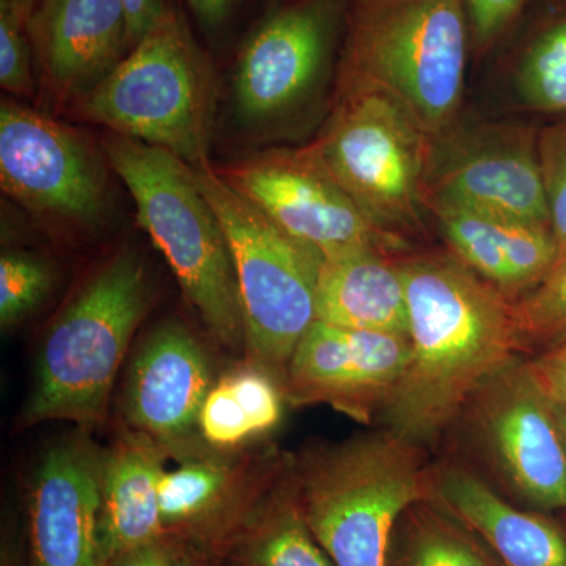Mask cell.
Instances as JSON below:
<instances>
[{"mask_svg": "<svg viewBox=\"0 0 566 566\" xmlns=\"http://www.w3.org/2000/svg\"><path fill=\"white\" fill-rule=\"evenodd\" d=\"M408 360L379 424L430 450L488 375L524 352L516 303L446 253L401 255Z\"/></svg>", "mask_w": 566, "mask_h": 566, "instance_id": "obj_1", "label": "cell"}, {"mask_svg": "<svg viewBox=\"0 0 566 566\" xmlns=\"http://www.w3.org/2000/svg\"><path fill=\"white\" fill-rule=\"evenodd\" d=\"M427 453L379 428L289 455L305 521L335 566H386L398 517L428 499Z\"/></svg>", "mask_w": 566, "mask_h": 566, "instance_id": "obj_2", "label": "cell"}, {"mask_svg": "<svg viewBox=\"0 0 566 566\" xmlns=\"http://www.w3.org/2000/svg\"><path fill=\"white\" fill-rule=\"evenodd\" d=\"M151 304L147 266L134 251L111 256L48 331L36 357L22 427L102 422L115 378Z\"/></svg>", "mask_w": 566, "mask_h": 566, "instance_id": "obj_3", "label": "cell"}, {"mask_svg": "<svg viewBox=\"0 0 566 566\" xmlns=\"http://www.w3.org/2000/svg\"><path fill=\"white\" fill-rule=\"evenodd\" d=\"M103 150L132 193L140 226L212 337L234 352L245 349L232 252L191 167L163 148L114 133Z\"/></svg>", "mask_w": 566, "mask_h": 566, "instance_id": "obj_4", "label": "cell"}, {"mask_svg": "<svg viewBox=\"0 0 566 566\" xmlns=\"http://www.w3.org/2000/svg\"><path fill=\"white\" fill-rule=\"evenodd\" d=\"M73 111L118 136L172 153L191 169L210 163L214 71L181 11L169 6Z\"/></svg>", "mask_w": 566, "mask_h": 566, "instance_id": "obj_5", "label": "cell"}, {"mask_svg": "<svg viewBox=\"0 0 566 566\" xmlns=\"http://www.w3.org/2000/svg\"><path fill=\"white\" fill-rule=\"evenodd\" d=\"M469 51L463 0L352 3L340 84L370 82L394 93L436 139L460 109Z\"/></svg>", "mask_w": 566, "mask_h": 566, "instance_id": "obj_6", "label": "cell"}, {"mask_svg": "<svg viewBox=\"0 0 566 566\" xmlns=\"http://www.w3.org/2000/svg\"><path fill=\"white\" fill-rule=\"evenodd\" d=\"M442 441L513 504L566 512V447L553 401L523 354L472 390Z\"/></svg>", "mask_w": 566, "mask_h": 566, "instance_id": "obj_7", "label": "cell"}, {"mask_svg": "<svg viewBox=\"0 0 566 566\" xmlns=\"http://www.w3.org/2000/svg\"><path fill=\"white\" fill-rule=\"evenodd\" d=\"M431 145L394 93L344 82L337 109L308 148L376 229L403 241L420 227Z\"/></svg>", "mask_w": 566, "mask_h": 566, "instance_id": "obj_8", "label": "cell"}, {"mask_svg": "<svg viewBox=\"0 0 566 566\" xmlns=\"http://www.w3.org/2000/svg\"><path fill=\"white\" fill-rule=\"evenodd\" d=\"M192 170L232 252L248 360L282 381L294 348L316 322L322 260L282 232L211 163Z\"/></svg>", "mask_w": 566, "mask_h": 566, "instance_id": "obj_9", "label": "cell"}, {"mask_svg": "<svg viewBox=\"0 0 566 566\" xmlns=\"http://www.w3.org/2000/svg\"><path fill=\"white\" fill-rule=\"evenodd\" d=\"M349 3L283 0L256 24L232 76V114L243 132H268L311 99L348 25Z\"/></svg>", "mask_w": 566, "mask_h": 566, "instance_id": "obj_10", "label": "cell"}, {"mask_svg": "<svg viewBox=\"0 0 566 566\" xmlns=\"http://www.w3.org/2000/svg\"><path fill=\"white\" fill-rule=\"evenodd\" d=\"M219 172L319 260L403 248L365 218L308 147L260 153Z\"/></svg>", "mask_w": 566, "mask_h": 566, "instance_id": "obj_11", "label": "cell"}, {"mask_svg": "<svg viewBox=\"0 0 566 566\" xmlns=\"http://www.w3.org/2000/svg\"><path fill=\"white\" fill-rule=\"evenodd\" d=\"M0 182L25 210L77 229L107 210L98 155L73 129L14 102L0 106Z\"/></svg>", "mask_w": 566, "mask_h": 566, "instance_id": "obj_12", "label": "cell"}, {"mask_svg": "<svg viewBox=\"0 0 566 566\" xmlns=\"http://www.w3.org/2000/svg\"><path fill=\"white\" fill-rule=\"evenodd\" d=\"M423 207L455 205L497 218L551 227L538 136L520 126H486L436 137L423 180Z\"/></svg>", "mask_w": 566, "mask_h": 566, "instance_id": "obj_13", "label": "cell"}, {"mask_svg": "<svg viewBox=\"0 0 566 566\" xmlns=\"http://www.w3.org/2000/svg\"><path fill=\"white\" fill-rule=\"evenodd\" d=\"M408 337L323 322L296 345L282 386L294 406L326 405L357 423L379 420L400 385Z\"/></svg>", "mask_w": 566, "mask_h": 566, "instance_id": "obj_14", "label": "cell"}, {"mask_svg": "<svg viewBox=\"0 0 566 566\" xmlns=\"http://www.w3.org/2000/svg\"><path fill=\"white\" fill-rule=\"evenodd\" d=\"M103 457L82 428L40 457L25 497L29 566H106L99 542Z\"/></svg>", "mask_w": 566, "mask_h": 566, "instance_id": "obj_15", "label": "cell"}, {"mask_svg": "<svg viewBox=\"0 0 566 566\" xmlns=\"http://www.w3.org/2000/svg\"><path fill=\"white\" fill-rule=\"evenodd\" d=\"M159 480L164 536L210 557L212 564L240 527L283 455L221 452L208 446L178 457Z\"/></svg>", "mask_w": 566, "mask_h": 566, "instance_id": "obj_16", "label": "cell"}, {"mask_svg": "<svg viewBox=\"0 0 566 566\" xmlns=\"http://www.w3.org/2000/svg\"><path fill=\"white\" fill-rule=\"evenodd\" d=\"M212 385L210 359L199 338L180 322H164L139 346L126 376V424L150 436L170 457L207 446L199 415Z\"/></svg>", "mask_w": 566, "mask_h": 566, "instance_id": "obj_17", "label": "cell"}, {"mask_svg": "<svg viewBox=\"0 0 566 566\" xmlns=\"http://www.w3.org/2000/svg\"><path fill=\"white\" fill-rule=\"evenodd\" d=\"M28 32L41 84L59 104L74 106L133 50L123 0H39Z\"/></svg>", "mask_w": 566, "mask_h": 566, "instance_id": "obj_18", "label": "cell"}, {"mask_svg": "<svg viewBox=\"0 0 566 566\" xmlns=\"http://www.w3.org/2000/svg\"><path fill=\"white\" fill-rule=\"evenodd\" d=\"M428 499L464 524L499 566H566V526L510 502L457 458L431 463Z\"/></svg>", "mask_w": 566, "mask_h": 566, "instance_id": "obj_19", "label": "cell"}, {"mask_svg": "<svg viewBox=\"0 0 566 566\" xmlns=\"http://www.w3.org/2000/svg\"><path fill=\"white\" fill-rule=\"evenodd\" d=\"M424 208L433 212L452 255L513 303L556 270L558 248L549 226L455 205L428 203Z\"/></svg>", "mask_w": 566, "mask_h": 566, "instance_id": "obj_20", "label": "cell"}, {"mask_svg": "<svg viewBox=\"0 0 566 566\" xmlns=\"http://www.w3.org/2000/svg\"><path fill=\"white\" fill-rule=\"evenodd\" d=\"M170 455L150 436L125 431L104 450L99 542L104 564L164 536L159 480Z\"/></svg>", "mask_w": 566, "mask_h": 566, "instance_id": "obj_21", "label": "cell"}, {"mask_svg": "<svg viewBox=\"0 0 566 566\" xmlns=\"http://www.w3.org/2000/svg\"><path fill=\"white\" fill-rule=\"evenodd\" d=\"M400 256L365 251L322 260L316 281V319L408 337V304Z\"/></svg>", "mask_w": 566, "mask_h": 566, "instance_id": "obj_22", "label": "cell"}, {"mask_svg": "<svg viewBox=\"0 0 566 566\" xmlns=\"http://www.w3.org/2000/svg\"><path fill=\"white\" fill-rule=\"evenodd\" d=\"M214 566H335L297 502L289 455L233 532Z\"/></svg>", "mask_w": 566, "mask_h": 566, "instance_id": "obj_23", "label": "cell"}, {"mask_svg": "<svg viewBox=\"0 0 566 566\" xmlns=\"http://www.w3.org/2000/svg\"><path fill=\"white\" fill-rule=\"evenodd\" d=\"M285 400L281 379L245 360L211 386L200 409V438L210 449L241 452L273 433L282 422Z\"/></svg>", "mask_w": 566, "mask_h": 566, "instance_id": "obj_24", "label": "cell"}, {"mask_svg": "<svg viewBox=\"0 0 566 566\" xmlns=\"http://www.w3.org/2000/svg\"><path fill=\"white\" fill-rule=\"evenodd\" d=\"M386 566H499L464 524L431 499H420L398 517Z\"/></svg>", "mask_w": 566, "mask_h": 566, "instance_id": "obj_25", "label": "cell"}, {"mask_svg": "<svg viewBox=\"0 0 566 566\" xmlns=\"http://www.w3.org/2000/svg\"><path fill=\"white\" fill-rule=\"evenodd\" d=\"M516 84L528 106L566 112V0L536 14L520 41Z\"/></svg>", "mask_w": 566, "mask_h": 566, "instance_id": "obj_26", "label": "cell"}, {"mask_svg": "<svg viewBox=\"0 0 566 566\" xmlns=\"http://www.w3.org/2000/svg\"><path fill=\"white\" fill-rule=\"evenodd\" d=\"M54 270L33 253L3 251L0 256V324L10 329L35 311L51 293Z\"/></svg>", "mask_w": 566, "mask_h": 566, "instance_id": "obj_27", "label": "cell"}, {"mask_svg": "<svg viewBox=\"0 0 566 566\" xmlns=\"http://www.w3.org/2000/svg\"><path fill=\"white\" fill-rule=\"evenodd\" d=\"M524 352L566 340V262L516 303Z\"/></svg>", "mask_w": 566, "mask_h": 566, "instance_id": "obj_28", "label": "cell"}, {"mask_svg": "<svg viewBox=\"0 0 566 566\" xmlns=\"http://www.w3.org/2000/svg\"><path fill=\"white\" fill-rule=\"evenodd\" d=\"M0 85L18 98H31L35 91L28 20L10 0H0Z\"/></svg>", "mask_w": 566, "mask_h": 566, "instance_id": "obj_29", "label": "cell"}, {"mask_svg": "<svg viewBox=\"0 0 566 566\" xmlns=\"http://www.w3.org/2000/svg\"><path fill=\"white\" fill-rule=\"evenodd\" d=\"M538 158L549 200L558 264L566 262V118L538 134Z\"/></svg>", "mask_w": 566, "mask_h": 566, "instance_id": "obj_30", "label": "cell"}, {"mask_svg": "<svg viewBox=\"0 0 566 566\" xmlns=\"http://www.w3.org/2000/svg\"><path fill=\"white\" fill-rule=\"evenodd\" d=\"M471 32V50L486 54L501 43L528 0H463Z\"/></svg>", "mask_w": 566, "mask_h": 566, "instance_id": "obj_31", "label": "cell"}, {"mask_svg": "<svg viewBox=\"0 0 566 566\" xmlns=\"http://www.w3.org/2000/svg\"><path fill=\"white\" fill-rule=\"evenodd\" d=\"M531 364L547 397L566 406V340L543 349L532 357Z\"/></svg>", "mask_w": 566, "mask_h": 566, "instance_id": "obj_32", "label": "cell"}, {"mask_svg": "<svg viewBox=\"0 0 566 566\" xmlns=\"http://www.w3.org/2000/svg\"><path fill=\"white\" fill-rule=\"evenodd\" d=\"M175 545L159 538L112 558L107 566H174Z\"/></svg>", "mask_w": 566, "mask_h": 566, "instance_id": "obj_33", "label": "cell"}, {"mask_svg": "<svg viewBox=\"0 0 566 566\" xmlns=\"http://www.w3.org/2000/svg\"><path fill=\"white\" fill-rule=\"evenodd\" d=\"M129 21L133 48L169 9V0H123Z\"/></svg>", "mask_w": 566, "mask_h": 566, "instance_id": "obj_34", "label": "cell"}, {"mask_svg": "<svg viewBox=\"0 0 566 566\" xmlns=\"http://www.w3.org/2000/svg\"><path fill=\"white\" fill-rule=\"evenodd\" d=\"M193 14L207 29H219L232 13L234 0H188Z\"/></svg>", "mask_w": 566, "mask_h": 566, "instance_id": "obj_35", "label": "cell"}, {"mask_svg": "<svg viewBox=\"0 0 566 566\" xmlns=\"http://www.w3.org/2000/svg\"><path fill=\"white\" fill-rule=\"evenodd\" d=\"M2 566H29L28 553H25L24 538L18 539V536L10 532H3L2 538Z\"/></svg>", "mask_w": 566, "mask_h": 566, "instance_id": "obj_36", "label": "cell"}, {"mask_svg": "<svg viewBox=\"0 0 566 566\" xmlns=\"http://www.w3.org/2000/svg\"><path fill=\"white\" fill-rule=\"evenodd\" d=\"M174 566H214L210 557L205 556L200 551L180 543H174Z\"/></svg>", "mask_w": 566, "mask_h": 566, "instance_id": "obj_37", "label": "cell"}, {"mask_svg": "<svg viewBox=\"0 0 566 566\" xmlns=\"http://www.w3.org/2000/svg\"><path fill=\"white\" fill-rule=\"evenodd\" d=\"M553 401V400H551ZM554 415H556V420L558 424V430H560L562 439H564V444L566 447V406L557 405L553 401Z\"/></svg>", "mask_w": 566, "mask_h": 566, "instance_id": "obj_38", "label": "cell"}, {"mask_svg": "<svg viewBox=\"0 0 566 566\" xmlns=\"http://www.w3.org/2000/svg\"><path fill=\"white\" fill-rule=\"evenodd\" d=\"M10 2L13 3L22 17L29 21V17H31V13L33 9H35L36 2H39V0H10Z\"/></svg>", "mask_w": 566, "mask_h": 566, "instance_id": "obj_39", "label": "cell"}, {"mask_svg": "<svg viewBox=\"0 0 566 566\" xmlns=\"http://www.w3.org/2000/svg\"><path fill=\"white\" fill-rule=\"evenodd\" d=\"M368 2V0H352V3Z\"/></svg>", "mask_w": 566, "mask_h": 566, "instance_id": "obj_40", "label": "cell"}]
</instances>
